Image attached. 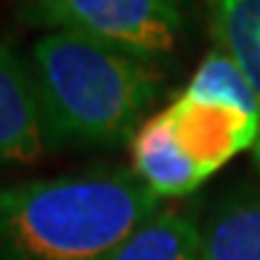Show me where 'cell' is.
Masks as SVG:
<instances>
[{
	"label": "cell",
	"mask_w": 260,
	"mask_h": 260,
	"mask_svg": "<svg viewBox=\"0 0 260 260\" xmlns=\"http://www.w3.org/2000/svg\"><path fill=\"white\" fill-rule=\"evenodd\" d=\"M207 14L215 48L234 58L260 106V0H207ZM252 151L260 165V136Z\"/></svg>",
	"instance_id": "obj_7"
},
{
	"label": "cell",
	"mask_w": 260,
	"mask_h": 260,
	"mask_svg": "<svg viewBox=\"0 0 260 260\" xmlns=\"http://www.w3.org/2000/svg\"><path fill=\"white\" fill-rule=\"evenodd\" d=\"M162 202L136 170L0 188V260H104Z\"/></svg>",
	"instance_id": "obj_1"
},
{
	"label": "cell",
	"mask_w": 260,
	"mask_h": 260,
	"mask_svg": "<svg viewBox=\"0 0 260 260\" xmlns=\"http://www.w3.org/2000/svg\"><path fill=\"white\" fill-rule=\"evenodd\" d=\"M21 16L51 32H75L154 61L183 29V0H24Z\"/></svg>",
	"instance_id": "obj_4"
},
{
	"label": "cell",
	"mask_w": 260,
	"mask_h": 260,
	"mask_svg": "<svg viewBox=\"0 0 260 260\" xmlns=\"http://www.w3.org/2000/svg\"><path fill=\"white\" fill-rule=\"evenodd\" d=\"M260 106L242 69L212 51L183 93L133 136V170L159 199L186 197L242 149H255Z\"/></svg>",
	"instance_id": "obj_2"
},
{
	"label": "cell",
	"mask_w": 260,
	"mask_h": 260,
	"mask_svg": "<svg viewBox=\"0 0 260 260\" xmlns=\"http://www.w3.org/2000/svg\"><path fill=\"white\" fill-rule=\"evenodd\" d=\"M51 144H117L136 136L157 99L151 61L75 32H48L32 45Z\"/></svg>",
	"instance_id": "obj_3"
},
{
	"label": "cell",
	"mask_w": 260,
	"mask_h": 260,
	"mask_svg": "<svg viewBox=\"0 0 260 260\" xmlns=\"http://www.w3.org/2000/svg\"><path fill=\"white\" fill-rule=\"evenodd\" d=\"M199 260H260V188L226 197L202 226Z\"/></svg>",
	"instance_id": "obj_6"
},
{
	"label": "cell",
	"mask_w": 260,
	"mask_h": 260,
	"mask_svg": "<svg viewBox=\"0 0 260 260\" xmlns=\"http://www.w3.org/2000/svg\"><path fill=\"white\" fill-rule=\"evenodd\" d=\"M199 239L191 218L162 207L104 260H199Z\"/></svg>",
	"instance_id": "obj_8"
},
{
	"label": "cell",
	"mask_w": 260,
	"mask_h": 260,
	"mask_svg": "<svg viewBox=\"0 0 260 260\" xmlns=\"http://www.w3.org/2000/svg\"><path fill=\"white\" fill-rule=\"evenodd\" d=\"M51 146L32 64L0 40V162L29 165Z\"/></svg>",
	"instance_id": "obj_5"
}]
</instances>
